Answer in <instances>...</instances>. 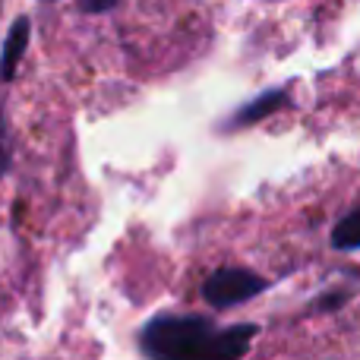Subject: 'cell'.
Instances as JSON below:
<instances>
[{
    "mask_svg": "<svg viewBox=\"0 0 360 360\" xmlns=\"http://www.w3.org/2000/svg\"><path fill=\"white\" fill-rule=\"evenodd\" d=\"M256 335L259 326L253 323L218 329L205 316L165 313L146 323L139 332V348L149 360H240Z\"/></svg>",
    "mask_w": 360,
    "mask_h": 360,
    "instance_id": "cell-1",
    "label": "cell"
},
{
    "mask_svg": "<svg viewBox=\"0 0 360 360\" xmlns=\"http://www.w3.org/2000/svg\"><path fill=\"white\" fill-rule=\"evenodd\" d=\"M269 288V281L262 275L250 272V269H237V266H224L215 269L209 278L202 281V300L215 310H231L237 304H247L256 294H262Z\"/></svg>",
    "mask_w": 360,
    "mask_h": 360,
    "instance_id": "cell-2",
    "label": "cell"
},
{
    "mask_svg": "<svg viewBox=\"0 0 360 360\" xmlns=\"http://www.w3.org/2000/svg\"><path fill=\"white\" fill-rule=\"evenodd\" d=\"M285 101H288L285 89H272V92L256 95L253 101H247L243 108H237V111L231 114L228 124H224L221 130H224V133H234V130H247V127H256L259 120L272 117L278 108H285Z\"/></svg>",
    "mask_w": 360,
    "mask_h": 360,
    "instance_id": "cell-3",
    "label": "cell"
},
{
    "mask_svg": "<svg viewBox=\"0 0 360 360\" xmlns=\"http://www.w3.org/2000/svg\"><path fill=\"white\" fill-rule=\"evenodd\" d=\"M29 35H32V22L25 16H19L4 38V51H0V82H10L13 76H16L25 48H29Z\"/></svg>",
    "mask_w": 360,
    "mask_h": 360,
    "instance_id": "cell-4",
    "label": "cell"
},
{
    "mask_svg": "<svg viewBox=\"0 0 360 360\" xmlns=\"http://www.w3.org/2000/svg\"><path fill=\"white\" fill-rule=\"evenodd\" d=\"M332 247L345 250V253L360 250V209L351 212V215H345L342 221L332 228Z\"/></svg>",
    "mask_w": 360,
    "mask_h": 360,
    "instance_id": "cell-5",
    "label": "cell"
},
{
    "mask_svg": "<svg viewBox=\"0 0 360 360\" xmlns=\"http://www.w3.org/2000/svg\"><path fill=\"white\" fill-rule=\"evenodd\" d=\"M120 0H79V10L82 13H108L114 10Z\"/></svg>",
    "mask_w": 360,
    "mask_h": 360,
    "instance_id": "cell-6",
    "label": "cell"
},
{
    "mask_svg": "<svg viewBox=\"0 0 360 360\" xmlns=\"http://www.w3.org/2000/svg\"><path fill=\"white\" fill-rule=\"evenodd\" d=\"M6 168V146H4V120H0V174Z\"/></svg>",
    "mask_w": 360,
    "mask_h": 360,
    "instance_id": "cell-7",
    "label": "cell"
}]
</instances>
